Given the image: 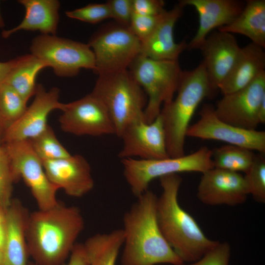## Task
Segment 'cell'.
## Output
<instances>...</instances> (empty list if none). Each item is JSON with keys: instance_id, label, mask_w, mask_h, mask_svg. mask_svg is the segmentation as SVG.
Masks as SVG:
<instances>
[{"instance_id": "cell-1", "label": "cell", "mask_w": 265, "mask_h": 265, "mask_svg": "<svg viewBox=\"0 0 265 265\" xmlns=\"http://www.w3.org/2000/svg\"><path fill=\"white\" fill-rule=\"evenodd\" d=\"M84 227L80 210L58 203L29 213L26 228L29 256L37 265H62Z\"/></svg>"}, {"instance_id": "cell-2", "label": "cell", "mask_w": 265, "mask_h": 265, "mask_svg": "<svg viewBox=\"0 0 265 265\" xmlns=\"http://www.w3.org/2000/svg\"><path fill=\"white\" fill-rule=\"evenodd\" d=\"M123 216L121 265L184 263L163 236L157 216L158 196L147 190Z\"/></svg>"}, {"instance_id": "cell-3", "label": "cell", "mask_w": 265, "mask_h": 265, "mask_svg": "<svg viewBox=\"0 0 265 265\" xmlns=\"http://www.w3.org/2000/svg\"><path fill=\"white\" fill-rule=\"evenodd\" d=\"M159 179L162 190L157 202L160 230L184 263L195 262L218 241L209 238L195 219L180 206L178 197L181 177L173 174Z\"/></svg>"}, {"instance_id": "cell-4", "label": "cell", "mask_w": 265, "mask_h": 265, "mask_svg": "<svg viewBox=\"0 0 265 265\" xmlns=\"http://www.w3.org/2000/svg\"><path fill=\"white\" fill-rule=\"evenodd\" d=\"M212 92L202 62L192 70L184 71L176 97L163 104L159 113L169 157L185 155V139L191 120L200 103Z\"/></svg>"}, {"instance_id": "cell-5", "label": "cell", "mask_w": 265, "mask_h": 265, "mask_svg": "<svg viewBox=\"0 0 265 265\" xmlns=\"http://www.w3.org/2000/svg\"><path fill=\"white\" fill-rule=\"evenodd\" d=\"M91 93L106 107L117 136L130 124L145 121L146 94L128 70L98 75Z\"/></svg>"}, {"instance_id": "cell-6", "label": "cell", "mask_w": 265, "mask_h": 265, "mask_svg": "<svg viewBox=\"0 0 265 265\" xmlns=\"http://www.w3.org/2000/svg\"><path fill=\"white\" fill-rule=\"evenodd\" d=\"M128 70L147 96L144 119L151 123L159 114L161 105L174 98L184 71L178 60H154L140 54Z\"/></svg>"}, {"instance_id": "cell-7", "label": "cell", "mask_w": 265, "mask_h": 265, "mask_svg": "<svg viewBox=\"0 0 265 265\" xmlns=\"http://www.w3.org/2000/svg\"><path fill=\"white\" fill-rule=\"evenodd\" d=\"M212 151L203 146L195 152L176 158L158 159H121L124 177L136 197L148 189L156 178L182 172L202 173L213 168Z\"/></svg>"}, {"instance_id": "cell-8", "label": "cell", "mask_w": 265, "mask_h": 265, "mask_svg": "<svg viewBox=\"0 0 265 265\" xmlns=\"http://www.w3.org/2000/svg\"><path fill=\"white\" fill-rule=\"evenodd\" d=\"M87 45L93 52L98 75L128 70L140 54L141 42L129 26L117 23L98 30Z\"/></svg>"}, {"instance_id": "cell-9", "label": "cell", "mask_w": 265, "mask_h": 265, "mask_svg": "<svg viewBox=\"0 0 265 265\" xmlns=\"http://www.w3.org/2000/svg\"><path fill=\"white\" fill-rule=\"evenodd\" d=\"M30 51L58 77H74L81 69H95L93 51L87 44L78 41L41 34L33 38Z\"/></svg>"}, {"instance_id": "cell-10", "label": "cell", "mask_w": 265, "mask_h": 265, "mask_svg": "<svg viewBox=\"0 0 265 265\" xmlns=\"http://www.w3.org/2000/svg\"><path fill=\"white\" fill-rule=\"evenodd\" d=\"M10 159L15 175L30 188L39 210L51 209L59 203L58 189L49 180L41 159L33 151L28 140L2 143Z\"/></svg>"}, {"instance_id": "cell-11", "label": "cell", "mask_w": 265, "mask_h": 265, "mask_svg": "<svg viewBox=\"0 0 265 265\" xmlns=\"http://www.w3.org/2000/svg\"><path fill=\"white\" fill-rule=\"evenodd\" d=\"M59 118L61 129L76 135L99 136L115 134L108 112L102 102L91 93L65 104Z\"/></svg>"}, {"instance_id": "cell-12", "label": "cell", "mask_w": 265, "mask_h": 265, "mask_svg": "<svg viewBox=\"0 0 265 265\" xmlns=\"http://www.w3.org/2000/svg\"><path fill=\"white\" fill-rule=\"evenodd\" d=\"M186 136L214 140L246 148L260 154L265 153V132L236 127L220 120L214 107L205 105L200 112V118L190 125Z\"/></svg>"}, {"instance_id": "cell-13", "label": "cell", "mask_w": 265, "mask_h": 265, "mask_svg": "<svg viewBox=\"0 0 265 265\" xmlns=\"http://www.w3.org/2000/svg\"><path fill=\"white\" fill-rule=\"evenodd\" d=\"M265 98V72L247 86L223 95L214 111L221 120L246 130H256L260 105Z\"/></svg>"}, {"instance_id": "cell-14", "label": "cell", "mask_w": 265, "mask_h": 265, "mask_svg": "<svg viewBox=\"0 0 265 265\" xmlns=\"http://www.w3.org/2000/svg\"><path fill=\"white\" fill-rule=\"evenodd\" d=\"M59 97L58 88L47 91L41 84H37L33 101L19 119L6 129L1 144L30 140L43 132L49 126L50 112L64 108L65 104L59 102Z\"/></svg>"}, {"instance_id": "cell-15", "label": "cell", "mask_w": 265, "mask_h": 265, "mask_svg": "<svg viewBox=\"0 0 265 265\" xmlns=\"http://www.w3.org/2000/svg\"><path fill=\"white\" fill-rule=\"evenodd\" d=\"M119 137L123 140L122 148L118 154L121 159L138 157L151 160L169 157L160 114L150 123L139 120L130 124Z\"/></svg>"}, {"instance_id": "cell-16", "label": "cell", "mask_w": 265, "mask_h": 265, "mask_svg": "<svg viewBox=\"0 0 265 265\" xmlns=\"http://www.w3.org/2000/svg\"><path fill=\"white\" fill-rule=\"evenodd\" d=\"M202 174L197 197L204 204L235 206L246 201L248 193L240 173L213 167Z\"/></svg>"}, {"instance_id": "cell-17", "label": "cell", "mask_w": 265, "mask_h": 265, "mask_svg": "<svg viewBox=\"0 0 265 265\" xmlns=\"http://www.w3.org/2000/svg\"><path fill=\"white\" fill-rule=\"evenodd\" d=\"M42 162L50 182L70 196L82 197L94 187L90 164L81 155Z\"/></svg>"}, {"instance_id": "cell-18", "label": "cell", "mask_w": 265, "mask_h": 265, "mask_svg": "<svg viewBox=\"0 0 265 265\" xmlns=\"http://www.w3.org/2000/svg\"><path fill=\"white\" fill-rule=\"evenodd\" d=\"M240 48L233 34L217 30L207 37L199 49L212 91L218 89L228 76Z\"/></svg>"}, {"instance_id": "cell-19", "label": "cell", "mask_w": 265, "mask_h": 265, "mask_svg": "<svg viewBox=\"0 0 265 265\" xmlns=\"http://www.w3.org/2000/svg\"><path fill=\"white\" fill-rule=\"evenodd\" d=\"M183 7L191 6L199 16L198 29L187 49H199L210 33L231 23L241 12L245 3L237 0H182Z\"/></svg>"}, {"instance_id": "cell-20", "label": "cell", "mask_w": 265, "mask_h": 265, "mask_svg": "<svg viewBox=\"0 0 265 265\" xmlns=\"http://www.w3.org/2000/svg\"><path fill=\"white\" fill-rule=\"evenodd\" d=\"M179 3L163 13L152 34L141 42L140 54L158 60H178L181 53L187 49L185 41L177 43L174 37L176 23L183 13Z\"/></svg>"}, {"instance_id": "cell-21", "label": "cell", "mask_w": 265, "mask_h": 265, "mask_svg": "<svg viewBox=\"0 0 265 265\" xmlns=\"http://www.w3.org/2000/svg\"><path fill=\"white\" fill-rule=\"evenodd\" d=\"M29 214L22 202L11 200L5 212L3 265H28L26 228Z\"/></svg>"}, {"instance_id": "cell-22", "label": "cell", "mask_w": 265, "mask_h": 265, "mask_svg": "<svg viewBox=\"0 0 265 265\" xmlns=\"http://www.w3.org/2000/svg\"><path fill=\"white\" fill-rule=\"evenodd\" d=\"M264 49L250 43L241 48L237 59L225 80L219 85L223 95L238 91L265 72Z\"/></svg>"}, {"instance_id": "cell-23", "label": "cell", "mask_w": 265, "mask_h": 265, "mask_svg": "<svg viewBox=\"0 0 265 265\" xmlns=\"http://www.w3.org/2000/svg\"><path fill=\"white\" fill-rule=\"evenodd\" d=\"M18 2L25 8V17L17 26L3 30L1 33L3 38H7L15 32L23 30L55 35L59 21L58 0H20Z\"/></svg>"}, {"instance_id": "cell-24", "label": "cell", "mask_w": 265, "mask_h": 265, "mask_svg": "<svg viewBox=\"0 0 265 265\" xmlns=\"http://www.w3.org/2000/svg\"><path fill=\"white\" fill-rule=\"evenodd\" d=\"M217 30L241 34L265 49V0L246 1L240 13L231 23Z\"/></svg>"}, {"instance_id": "cell-25", "label": "cell", "mask_w": 265, "mask_h": 265, "mask_svg": "<svg viewBox=\"0 0 265 265\" xmlns=\"http://www.w3.org/2000/svg\"><path fill=\"white\" fill-rule=\"evenodd\" d=\"M46 67L45 63L31 53L16 57L4 83L10 86L27 102L35 95L38 74Z\"/></svg>"}, {"instance_id": "cell-26", "label": "cell", "mask_w": 265, "mask_h": 265, "mask_svg": "<svg viewBox=\"0 0 265 265\" xmlns=\"http://www.w3.org/2000/svg\"><path fill=\"white\" fill-rule=\"evenodd\" d=\"M123 242L122 229L89 237L83 243L89 265H115Z\"/></svg>"}, {"instance_id": "cell-27", "label": "cell", "mask_w": 265, "mask_h": 265, "mask_svg": "<svg viewBox=\"0 0 265 265\" xmlns=\"http://www.w3.org/2000/svg\"><path fill=\"white\" fill-rule=\"evenodd\" d=\"M256 157L250 150L229 144L215 148L212 155L214 168L244 173L250 168Z\"/></svg>"}, {"instance_id": "cell-28", "label": "cell", "mask_w": 265, "mask_h": 265, "mask_svg": "<svg viewBox=\"0 0 265 265\" xmlns=\"http://www.w3.org/2000/svg\"><path fill=\"white\" fill-rule=\"evenodd\" d=\"M28 140L33 151L42 161L58 159L71 156L57 139L53 129L49 125L40 134Z\"/></svg>"}, {"instance_id": "cell-29", "label": "cell", "mask_w": 265, "mask_h": 265, "mask_svg": "<svg viewBox=\"0 0 265 265\" xmlns=\"http://www.w3.org/2000/svg\"><path fill=\"white\" fill-rule=\"evenodd\" d=\"M26 103L10 86L5 83L0 85V115L6 129L23 115Z\"/></svg>"}, {"instance_id": "cell-30", "label": "cell", "mask_w": 265, "mask_h": 265, "mask_svg": "<svg viewBox=\"0 0 265 265\" xmlns=\"http://www.w3.org/2000/svg\"><path fill=\"white\" fill-rule=\"evenodd\" d=\"M248 195L258 203H265V159L256 156L253 163L243 176Z\"/></svg>"}, {"instance_id": "cell-31", "label": "cell", "mask_w": 265, "mask_h": 265, "mask_svg": "<svg viewBox=\"0 0 265 265\" xmlns=\"http://www.w3.org/2000/svg\"><path fill=\"white\" fill-rule=\"evenodd\" d=\"M17 181L8 154L0 144V207L5 210L12 200L13 184Z\"/></svg>"}, {"instance_id": "cell-32", "label": "cell", "mask_w": 265, "mask_h": 265, "mask_svg": "<svg viewBox=\"0 0 265 265\" xmlns=\"http://www.w3.org/2000/svg\"><path fill=\"white\" fill-rule=\"evenodd\" d=\"M66 15L70 18L90 24H97L111 18L109 8L106 2L89 4L80 8L67 11Z\"/></svg>"}, {"instance_id": "cell-33", "label": "cell", "mask_w": 265, "mask_h": 265, "mask_svg": "<svg viewBox=\"0 0 265 265\" xmlns=\"http://www.w3.org/2000/svg\"><path fill=\"white\" fill-rule=\"evenodd\" d=\"M164 12L157 16H143L133 13L129 26L132 33L142 42L153 32Z\"/></svg>"}, {"instance_id": "cell-34", "label": "cell", "mask_w": 265, "mask_h": 265, "mask_svg": "<svg viewBox=\"0 0 265 265\" xmlns=\"http://www.w3.org/2000/svg\"><path fill=\"white\" fill-rule=\"evenodd\" d=\"M231 246L226 242H220L206 253L200 259L181 265H229Z\"/></svg>"}, {"instance_id": "cell-35", "label": "cell", "mask_w": 265, "mask_h": 265, "mask_svg": "<svg viewBox=\"0 0 265 265\" xmlns=\"http://www.w3.org/2000/svg\"><path fill=\"white\" fill-rule=\"evenodd\" d=\"M106 3L111 18L118 24L129 26L133 13L132 0H109Z\"/></svg>"}, {"instance_id": "cell-36", "label": "cell", "mask_w": 265, "mask_h": 265, "mask_svg": "<svg viewBox=\"0 0 265 265\" xmlns=\"http://www.w3.org/2000/svg\"><path fill=\"white\" fill-rule=\"evenodd\" d=\"M162 0H132L133 13L143 16H157L166 10Z\"/></svg>"}, {"instance_id": "cell-37", "label": "cell", "mask_w": 265, "mask_h": 265, "mask_svg": "<svg viewBox=\"0 0 265 265\" xmlns=\"http://www.w3.org/2000/svg\"><path fill=\"white\" fill-rule=\"evenodd\" d=\"M62 265H89L83 243H76L71 252L69 261Z\"/></svg>"}, {"instance_id": "cell-38", "label": "cell", "mask_w": 265, "mask_h": 265, "mask_svg": "<svg viewBox=\"0 0 265 265\" xmlns=\"http://www.w3.org/2000/svg\"><path fill=\"white\" fill-rule=\"evenodd\" d=\"M15 63V58L6 62H0V85L5 82Z\"/></svg>"}, {"instance_id": "cell-39", "label": "cell", "mask_w": 265, "mask_h": 265, "mask_svg": "<svg viewBox=\"0 0 265 265\" xmlns=\"http://www.w3.org/2000/svg\"><path fill=\"white\" fill-rule=\"evenodd\" d=\"M257 119L259 124L265 123V98L263 100L259 107Z\"/></svg>"}, {"instance_id": "cell-40", "label": "cell", "mask_w": 265, "mask_h": 265, "mask_svg": "<svg viewBox=\"0 0 265 265\" xmlns=\"http://www.w3.org/2000/svg\"><path fill=\"white\" fill-rule=\"evenodd\" d=\"M4 223L0 224V250H1L2 251L4 247L5 238V227Z\"/></svg>"}, {"instance_id": "cell-41", "label": "cell", "mask_w": 265, "mask_h": 265, "mask_svg": "<svg viewBox=\"0 0 265 265\" xmlns=\"http://www.w3.org/2000/svg\"><path fill=\"white\" fill-rule=\"evenodd\" d=\"M6 129V127L0 115V144H1L4 133Z\"/></svg>"}, {"instance_id": "cell-42", "label": "cell", "mask_w": 265, "mask_h": 265, "mask_svg": "<svg viewBox=\"0 0 265 265\" xmlns=\"http://www.w3.org/2000/svg\"><path fill=\"white\" fill-rule=\"evenodd\" d=\"M6 210L0 207V224L5 222Z\"/></svg>"}, {"instance_id": "cell-43", "label": "cell", "mask_w": 265, "mask_h": 265, "mask_svg": "<svg viewBox=\"0 0 265 265\" xmlns=\"http://www.w3.org/2000/svg\"><path fill=\"white\" fill-rule=\"evenodd\" d=\"M4 26V21L1 17V14L0 13V28H1Z\"/></svg>"}, {"instance_id": "cell-44", "label": "cell", "mask_w": 265, "mask_h": 265, "mask_svg": "<svg viewBox=\"0 0 265 265\" xmlns=\"http://www.w3.org/2000/svg\"><path fill=\"white\" fill-rule=\"evenodd\" d=\"M0 265H3V253L1 250H0Z\"/></svg>"}, {"instance_id": "cell-45", "label": "cell", "mask_w": 265, "mask_h": 265, "mask_svg": "<svg viewBox=\"0 0 265 265\" xmlns=\"http://www.w3.org/2000/svg\"><path fill=\"white\" fill-rule=\"evenodd\" d=\"M28 265H37L35 264V263L28 262Z\"/></svg>"}]
</instances>
